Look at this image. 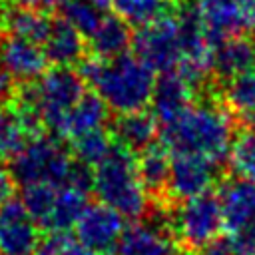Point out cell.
<instances>
[{
	"label": "cell",
	"mask_w": 255,
	"mask_h": 255,
	"mask_svg": "<svg viewBox=\"0 0 255 255\" xmlns=\"http://www.w3.org/2000/svg\"><path fill=\"white\" fill-rule=\"evenodd\" d=\"M219 205L223 215V227L231 233L243 229L255 219V181L229 179L219 189Z\"/></svg>",
	"instance_id": "cell-13"
},
{
	"label": "cell",
	"mask_w": 255,
	"mask_h": 255,
	"mask_svg": "<svg viewBox=\"0 0 255 255\" xmlns=\"http://www.w3.org/2000/svg\"><path fill=\"white\" fill-rule=\"evenodd\" d=\"M48 58L42 44L26 40L16 34L0 38V68L20 82H32L46 72Z\"/></svg>",
	"instance_id": "cell-10"
},
{
	"label": "cell",
	"mask_w": 255,
	"mask_h": 255,
	"mask_svg": "<svg viewBox=\"0 0 255 255\" xmlns=\"http://www.w3.org/2000/svg\"><path fill=\"white\" fill-rule=\"evenodd\" d=\"M215 181V163L197 155H173L167 179L171 197L183 201L209 193Z\"/></svg>",
	"instance_id": "cell-11"
},
{
	"label": "cell",
	"mask_w": 255,
	"mask_h": 255,
	"mask_svg": "<svg viewBox=\"0 0 255 255\" xmlns=\"http://www.w3.org/2000/svg\"><path fill=\"white\" fill-rule=\"evenodd\" d=\"M84 94L86 82L76 70L70 66H54L22 88L18 104L34 110L44 128L56 133L66 114Z\"/></svg>",
	"instance_id": "cell-4"
},
{
	"label": "cell",
	"mask_w": 255,
	"mask_h": 255,
	"mask_svg": "<svg viewBox=\"0 0 255 255\" xmlns=\"http://www.w3.org/2000/svg\"><path fill=\"white\" fill-rule=\"evenodd\" d=\"M171 227L179 241L187 247H203L205 243L219 237L223 229V215L219 197L203 193L191 199H183L171 215Z\"/></svg>",
	"instance_id": "cell-7"
},
{
	"label": "cell",
	"mask_w": 255,
	"mask_h": 255,
	"mask_svg": "<svg viewBox=\"0 0 255 255\" xmlns=\"http://www.w3.org/2000/svg\"><path fill=\"white\" fill-rule=\"evenodd\" d=\"M243 120H245V122H247L251 128H255V112H253V114H247V116H243Z\"/></svg>",
	"instance_id": "cell-40"
},
{
	"label": "cell",
	"mask_w": 255,
	"mask_h": 255,
	"mask_svg": "<svg viewBox=\"0 0 255 255\" xmlns=\"http://www.w3.org/2000/svg\"><path fill=\"white\" fill-rule=\"evenodd\" d=\"M54 199H56V187L54 185H48V183L22 185V199L20 201L24 203L26 211L36 221V225L48 227Z\"/></svg>",
	"instance_id": "cell-27"
},
{
	"label": "cell",
	"mask_w": 255,
	"mask_h": 255,
	"mask_svg": "<svg viewBox=\"0 0 255 255\" xmlns=\"http://www.w3.org/2000/svg\"><path fill=\"white\" fill-rule=\"evenodd\" d=\"M58 10L82 36H90L106 16V4L100 0H66Z\"/></svg>",
	"instance_id": "cell-24"
},
{
	"label": "cell",
	"mask_w": 255,
	"mask_h": 255,
	"mask_svg": "<svg viewBox=\"0 0 255 255\" xmlns=\"http://www.w3.org/2000/svg\"><path fill=\"white\" fill-rule=\"evenodd\" d=\"M231 141V116L213 102L191 104L161 126V143L173 155H197L219 163L227 159Z\"/></svg>",
	"instance_id": "cell-1"
},
{
	"label": "cell",
	"mask_w": 255,
	"mask_h": 255,
	"mask_svg": "<svg viewBox=\"0 0 255 255\" xmlns=\"http://www.w3.org/2000/svg\"><path fill=\"white\" fill-rule=\"evenodd\" d=\"M92 189L98 199L128 219H139L147 211V189L137 173L133 151L114 141L108 155L94 165Z\"/></svg>",
	"instance_id": "cell-3"
},
{
	"label": "cell",
	"mask_w": 255,
	"mask_h": 255,
	"mask_svg": "<svg viewBox=\"0 0 255 255\" xmlns=\"http://www.w3.org/2000/svg\"><path fill=\"white\" fill-rule=\"evenodd\" d=\"M114 12L129 26H143L163 14L165 0H108Z\"/></svg>",
	"instance_id": "cell-29"
},
{
	"label": "cell",
	"mask_w": 255,
	"mask_h": 255,
	"mask_svg": "<svg viewBox=\"0 0 255 255\" xmlns=\"http://www.w3.org/2000/svg\"><path fill=\"white\" fill-rule=\"evenodd\" d=\"M124 215L112 209L106 203L88 205L80 215L76 227V239L80 245L94 249V251H108L114 249L124 233Z\"/></svg>",
	"instance_id": "cell-8"
},
{
	"label": "cell",
	"mask_w": 255,
	"mask_h": 255,
	"mask_svg": "<svg viewBox=\"0 0 255 255\" xmlns=\"http://www.w3.org/2000/svg\"><path fill=\"white\" fill-rule=\"evenodd\" d=\"M131 44L135 56L153 72L163 74L175 70L181 58L177 18L163 12L155 20L139 26L133 34Z\"/></svg>",
	"instance_id": "cell-6"
},
{
	"label": "cell",
	"mask_w": 255,
	"mask_h": 255,
	"mask_svg": "<svg viewBox=\"0 0 255 255\" xmlns=\"http://www.w3.org/2000/svg\"><path fill=\"white\" fill-rule=\"evenodd\" d=\"M2 26L8 28L10 34L22 36V38L32 40L36 44H42L50 32L52 18L44 10L16 6L14 10H8L2 16Z\"/></svg>",
	"instance_id": "cell-23"
},
{
	"label": "cell",
	"mask_w": 255,
	"mask_h": 255,
	"mask_svg": "<svg viewBox=\"0 0 255 255\" xmlns=\"http://www.w3.org/2000/svg\"><path fill=\"white\" fill-rule=\"evenodd\" d=\"M14 94V88H12V78L0 68V106Z\"/></svg>",
	"instance_id": "cell-36"
},
{
	"label": "cell",
	"mask_w": 255,
	"mask_h": 255,
	"mask_svg": "<svg viewBox=\"0 0 255 255\" xmlns=\"http://www.w3.org/2000/svg\"><path fill=\"white\" fill-rule=\"evenodd\" d=\"M171 157L163 143H151L141 149L137 159V173L147 193H161L167 187Z\"/></svg>",
	"instance_id": "cell-22"
},
{
	"label": "cell",
	"mask_w": 255,
	"mask_h": 255,
	"mask_svg": "<svg viewBox=\"0 0 255 255\" xmlns=\"http://www.w3.org/2000/svg\"><path fill=\"white\" fill-rule=\"evenodd\" d=\"M70 255H104V253L94 251V249H88V247H84V245H76Z\"/></svg>",
	"instance_id": "cell-37"
},
{
	"label": "cell",
	"mask_w": 255,
	"mask_h": 255,
	"mask_svg": "<svg viewBox=\"0 0 255 255\" xmlns=\"http://www.w3.org/2000/svg\"><path fill=\"white\" fill-rule=\"evenodd\" d=\"M28 133L14 110L0 106V157H12L24 143Z\"/></svg>",
	"instance_id": "cell-30"
},
{
	"label": "cell",
	"mask_w": 255,
	"mask_h": 255,
	"mask_svg": "<svg viewBox=\"0 0 255 255\" xmlns=\"http://www.w3.org/2000/svg\"><path fill=\"white\" fill-rule=\"evenodd\" d=\"M193 86L175 70L163 72L159 78H155V86L151 92V114L155 120L163 126L177 118L187 106H191L193 100Z\"/></svg>",
	"instance_id": "cell-12"
},
{
	"label": "cell",
	"mask_w": 255,
	"mask_h": 255,
	"mask_svg": "<svg viewBox=\"0 0 255 255\" xmlns=\"http://www.w3.org/2000/svg\"><path fill=\"white\" fill-rule=\"evenodd\" d=\"M112 145L114 141L104 129H94L72 139V153L76 155L78 163H84L90 167V165H98L108 155Z\"/></svg>",
	"instance_id": "cell-28"
},
{
	"label": "cell",
	"mask_w": 255,
	"mask_h": 255,
	"mask_svg": "<svg viewBox=\"0 0 255 255\" xmlns=\"http://www.w3.org/2000/svg\"><path fill=\"white\" fill-rule=\"evenodd\" d=\"M231 241L235 245L237 255H251V253H255V219L249 225H245L243 229L235 231Z\"/></svg>",
	"instance_id": "cell-32"
},
{
	"label": "cell",
	"mask_w": 255,
	"mask_h": 255,
	"mask_svg": "<svg viewBox=\"0 0 255 255\" xmlns=\"http://www.w3.org/2000/svg\"><path fill=\"white\" fill-rule=\"evenodd\" d=\"M88 195H90V187H84V185L74 183L70 179L66 183L58 185L52 215H50V221H48L46 229L68 231L70 227H74L78 223L80 215L84 213V209L90 205Z\"/></svg>",
	"instance_id": "cell-20"
},
{
	"label": "cell",
	"mask_w": 255,
	"mask_h": 255,
	"mask_svg": "<svg viewBox=\"0 0 255 255\" xmlns=\"http://www.w3.org/2000/svg\"><path fill=\"white\" fill-rule=\"evenodd\" d=\"M16 6H24V8H34L38 2H42V0H12Z\"/></svg>",
	"instance_id": "cell-38"
},
{
	"label": "cell",
	"mask_w": 255,
	"mask_h": 255,
	"mask_svg": "<svg viewBox=\"0 0 255 255\" xmlns=\"http://www.w3.org/2000/svg\"><path fill=\"white\" fill-rule=\"evenodd\" d=\"M255 66V40L235 34L215 46L213 72L221 80H231Z\"/></svg>",
	"instance_id": "cell-19"
},
{
	"label": "cell",
	"mask_w": 255,
	"mask_h": 255,
	"mask_svg": "<svg viewBox=\"0 0 255 255\" xmlns=\"http://www.w3.org/2000/svg\"><path fill=\"white\" fill-rule=\"evenodd\" d=\"M42 48H44L48 62H52L54 66L80 64L86 54L84 36L62 16L52 20L50 32H48L46 40L42 42Z\"/></svg>",
	"instance_id": "cell-16"
},
{
	"label": "cell",
	"mask_w": 255,
	"mask_h": 255,
	"mask_svg": "<svg viewBox=\"0 0 255 255\" xmlns=\"http://www.w3.org/2000/svg\"><path fill=\"white\" fill-rule=\"evenodd\" d=\"M78 74L86 84L96 88V94L116 114H131L145 110L155 86V72L137 56H118L100 60L96 56L80 62Z\"/></svg>",
	"instance_id": "cell-2"
},
{
	"label": "cell",
	"mask_w": 255,
	"mask_h": 255,
	"mask_svg": "<svg viewBox=\"0 0 255 255\" xmlns=\"http://www.w3.org/2000/svg\"><path fill=\"white\" fill-rule=\"evenodd\" d=\"M116 255H175L173 239L155 223H133L116 243Z\"/></svg>",
	"instance_id": "cell-15"
},
{
	"label": "cell",
	"mask_w": 255,
	"mask_h": 255,
	"mask_svg": "<svg viewBox=\"0 0 255 255\" xmlns=\"http://www.w3.org/2000/svg\"><path fill=\"white\" fill-rule=\"evenodd\" d=\"M243 26L245 32L255 30V0H243Z\"/></svg>",
	"instance_id": "cell-35"
},
{
	"label": "cell",
	"mask_w": 255,
	"mask_h": 255,
	"mask_svg": "<svg viewBox=\"0 0 255 255\" xmlns=\"http://www.w3.org/2000/svg\"><path fill=\"white\" fill-rule=\"evenodd\" d=\"M12 189H14L12 173H10L8 169H4V167H2V163H0V205H2L6 199H10Z\"/></svg>",
	"instance_id": "cell-34"
},
{
	"label": "cell",
	"mask_w": 255,
	"mask_h": 255,
	"mask_svg": "<svg viewBox=\"0 0 255 255\" xmlns=\"http://www.w3.org/2000/svg\"><path fill=\"white\" fill-rule=\"evenodd\" d=\"M251 255H255V253H251Z\"/></svg>",
	"instance_id": "cell-42"
},
{
	"label": "cell",
	"mask_w": 255,
	"mask_h": 255,
	"mask_svg": "<svg viewBox=\"0 0 255 255\" xmlns=\"http://www.w3.org/2000/svg\"><path fill=\"white\" fill-rule=\"evenodd\" d=\"M72 167L74 161L68 149L58 137L48 135L26 139V143L12 155L10 161L12 179L20 185L48 183L58 187L66 183Z\"/></svg>",
	"instance_id": "cell-5"
},
{
	"label": "cell",
	"mask_w": 255,
	"mask_h": 255,
	"mask_svg": "<svg viewBox=\"0 0 255 255\" xmlns=\"http://www.w3.org/2000/svg\"><path fill=\"white\" fill-rule=\"evenodd\" d=\"M64 2H66V0H42V4H44V6H50V8H60Z\"/></svg>",
	"instance_id": "cell-39"
},
{
	"label": "cell",
	"mask_w": 255,
	"mask_h": 255,
	"mask_svg": "<svg viewBox=\"0 0 255 255\" xmlns=\"http://www.w3.org/2000/svg\"><path fill=\"white\" fill-rule=\"evenodd\" d=\"M225 100L241 118L255 112V66L227 80Z\"/></svg>",
	"instance_id": "cell-26"
},
{
	"label": "cell",
	"mask_w": 255,
	"mask_h": 255,
	"mask_svg": "<svg viewBox=\"0 0 255 255\" xmlns=\"http://www.w3.org/2000/svg\"><path fill=\"white\" fill-rule=\"evenodd\" d=\"M191 4L199 12L215 46L229 36L245 32L243 0H191Z\"/></svg>",
	"instance_id": "cell-14"
},
{
	"label": "cell",
	"mask_w": 255,
	"mask_h": 255,
	"mask_svg": "<svg viewBox=\"0 0 255 255\" xmlns=\"http://www.w3.org/2000/svg\"><path fill=\"white\" fill-rule=\"evenodd\" d=\"M181 255H187V253H181Z\"/></svg>",
	"instance_id": "cell-41"
},
{
	"label": "cell",
	"mask_w": 255,
	"mask_h": 255,
	"mask_svg": "<svg viewBox=\"0 0 255 255\" xmlns=\"http://www.w3.org/2000/svg\"><path fill=\"white\" fill-rule=\"evenodd\" d=\"M76 245L78 243L68 231L50 229V233L38 239L32 255H70Z\"/></svg>",
	"instance_id": "cell-31"
},
{
	"label": "cell",
	"mask_w": 255,
	"mask_h": 255,
	"mask_svg": "<svg viewBox=\"0 0 255 255\" xmlns=\"http://www.w3.org/2000/svg\"><path fill=\"white\" fill-rule=\"evenodd\" d=\"M199 255H237L235 245L231 239H213L199 247Z\"/></svg>",
	"instance_id": "cell-33"
},
{
	"label": "cell",
	"mask_w": 255,
	"mask_h": 255,
	"mask_svg": "<svg viewBox=\"0 0 255 255\" xmlns=\"http://www.w3.org/2000/svg\"><path fill=\"white\" fill-rule=\"evenodd\" d=\"M131 40L133 34L129 30V24L118 14H106L98 28L88 36V46L92 56L100 60H112L128 54Z\"/></svg>",
	"instance_id": "cell-17"
},
{
	"label": "cell",
	"mask_w": 255,
	"mask_h": 255,
	"mask_svg": "<svg viewBox=\"0 0 255 255\" xmlns=\"http://www.w3.org/2000/svg\"><path fill=\"white\" fill-rule=\"evenodd\" d=\"M36 221L18 199L0 205V255H32L38 243Z\"/></svg>",
	"instance_id": "cell-9"
},
{
	"label": "cell",
	"mask_w": 255,
	"mask_h": 255,
	"mask_svg": "<svg viewBox=\"0 0 255 255\" xmlns=\"http://www.w3.org/2000/svg\"><path fill=\"white\" fill-rule=\"evenodd\" d=\"M116 141L129 151H141L153 143L157 135V120L151 112L137 110L131 114H122L114 124Z\"/></svg>",
	"instance_id": "cell-21"
},
{
	"label": "cell",
	"mask_w": 255,
	"mask_h": 255,
	"mask_svg": "<svg viewBox=\"0 0 255 255\" xmlns=\"http://www.w3.org/2000/svg\"><path fill=\"white\" fill-rule=\"evenodd\" d=\"M108 114H110V108L106 106V102L96 92H86L76 102V106L66 114L56 133L60 137L74 139L82 133L102 129V126L108 120Z\"/></svg>",
	"instance_id": "cell-18"
},
{
	"label": "cell",
	"mask_w": 255,
	"mask_h": 255,
	"mask_svg": "<svg viewBox=\"0 0 255 255\" xmlns=\"http://www.w3.org/2000/svg\"><path fill=\"white\" fill-rule=\"evenodd\" d=\"M227 161L237 177L255 181V128L243 129L233 137Z\"/></svg>",
	"instance_id": "cell-25"
}]
</instances>
